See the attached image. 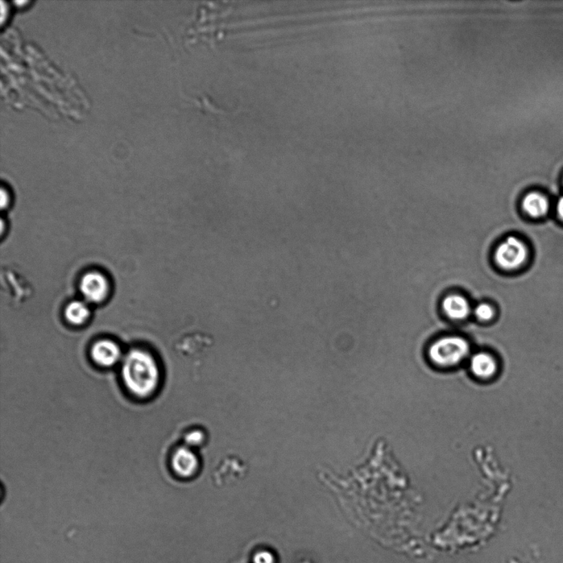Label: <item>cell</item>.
<instances>
[{
	"mask_svg": "<svg viewBox=\"0 0 563 563\" xmlns=\"http://www.w3.org/2000/svg\"><path fill=\"white\" fill-rule=\"evenodd\" d=\"M124 384L131 395L147 399L158 389L161 374L154 357L146 351L131 350L124 360L122 368Z\"/></svg>",
	"mask_w": 563,
	"mask_h": 563,
	"instance_id": "obj_1",
	"label": "cell"
},
{
	"mask_svg": "<svg viewBox=\"0 0 563 563\" xmlns=\"http://www.w3.org/2000/svg\"><path fill=\"white\" fill-rule=\"evenodd\" d=\"M470 353L466 339L448 336L438 339L429 347L428 357L432 365L440 369L449 370L465 361Z\"/></svg>",
	"mask_w": 563,
	"mask_h": 563,
	"instance_id": "obj_2",
	"label": "cell"
},
{
	"mask_svg": "<svg viewBox=\"0 0 563 563\" xmlns=\"http://www.w3.org/2000/svg\"><path fill=\"white\" fill-rule=\"evenodd\" d=\"M528 258V250L520 239L510 236L496 247L495 261L498 266L504 270L518 269Z\"/></svg>",
	"mask_w": 563,
	"mask_h": 563,
	"instance_id": "obj_3",
	"label": "cell"
},
{
	"mask_svg": "<svg viewBox=\"0 0 563 563\" xmlns=\"http://www.w3.org/2000/svg\"><path fill=\"white\" fill-rule=\"evenodd\" d=\"M80 291L91 303H101L109 293V283L106 276L98 272H89L82 276Z\"/></svg>",
	"mask_w": 563,
	"mask_h": 563,
	"instance_id": "obj_4",
	"label": "cell"
},
{
	"mask_svg": "<svg viewBox=\"0 0 563 563\" xmlns=\"http://www.w3.org/2000/svg\"><path fill=\"white\" fill-rule=\"evenodd\" d=\"M171 466L175 474L180 478L194 477L200 470V461L192 448L181 446L173 454Z\"/></svg>",
	"mask_w": 563,
	"mask_h": 563,
	"instance_id": "obj_5",
	"label": "cell"
},
{
	"mask_svg": "<svg viewBox=\"0 0 563 563\" xmlns=\"http://www.w3.org/2000/svg\"><path fill=\"white\" fill-rule=\"evenodd\" d=\"M470 369L476 379L488 381L494 379L499 372V363L494 355L482 351L470 359Z\"/></svg>",
	"mask_w": 563,
	"mask_h": 563,
	"instance_id": "obj_6",
	"label": "cell"
},
{
	"mask_svg": "<svg viewBox=\"0 0 563 563\" xmlns=\"http://www.w3.org/2000/svg\"><path fill=\"white\" fill-rule=\"evenodd\" d=\"M91 357L99 366L111 367L119 362L122 351L117 343L102 339L94 343L91 349Z\"/></svg>",
	"mask_w": 563,
	"mask_h": 563,
	"instance_id": "obj_7",
	"label": "cell"
},
{
	"mask_svg": "<svg viewBox=\"0 0 563 563\" xmlns=\"http://www.w3.org/2000/svg\"><path fill=\"white\" fill-rule=\"evenodd\" d=\"M442 308L451 320L459 321L465 320L471 311L469 301L461 295L446 296L442 302Z\"/></svg>",
	"mask_w": 563,
	"mask_h": 563,
	"instance_id": "obj_8",
	"label": "cell"
},
{
	"mask_svg": "<svg viewBox=\"0 0 563 563\" xmlns=\"http://www.w3.org/2000/svg\"><path fill=\"white\" fill-rule=\"evenodd\" d=\"M522 207L525 212L532 218H542L549 212V202L547 197L539 192H531L525 197Z\"/></svg>",
	"mask_w": 563,
	"mask_h": 563,
	"instance_id": "obj_9",
	"label": "cell"
},
{
	"mask_svg": "<svg viewBox=\"0 0 563 563\" xmlns=\"http://www.w3.org/2000/svg\"><path fill=\"white\" fill-rule=\"evenodd\" d=\"M66 320L73 325H82L88 321L90 310L84 302L76 300L70 302L65 310Z\"/></svg>",
	"mask_w": 563,
	"mask_h": 563,
	"instance_id": "obj_10",
	"label": "cell"
},
{
	"mask_svg": "<svg viewBox=\"0 0 563 563\" xmlns=\"http://www.w3.org/2000/svg\"><path fill=\"white\" fill-rule=\"evenodd\" d=\"M475 316L478 320L482 322L490 321L494 318L495 311L494 309L490 305L487 303H481L477 305L474 309Z\"/></svg>",
	"mask_w": 563,
	"mask_h": 563,
	"instance_id": "obj_11",
	"label": "cell"
},
{
	"mask_svg": "<svg viewBox=\"0 0 563 563\" xmlns=\"http://www.w3.org/2000/svg\"><path fill=\"white\" fill-rule=\"evenodd\" d=\"M205 440L204 433L200 430H194L188 432L185 437L186 446L192 448L203 444Z\"/></svg>",
	"mask_w": 563,
	"mask_h": 563,
	"instance_id": "obj_12",
	"label": "cell"
},
{
	"mask_svg": "<svg viewBox=\"0 0 563 563\" xmlns=\"http://www.w3.org/2000/svg\"><path fill=\"white\" fill-rule=\"evenodd\" d=\"M254 563H274V558L267 551H261L256 554L254 558Z\"/></svg>",
	"mask_w": 563,
	"mask_h": 563,
	"instance_id": "obj_13",
	"label": "cell"
},
{
	"mask_svg": "<svg viewBox=\"0 0 563 563\" xmlns=\"http://www.w3.org/2000/svg\"><path fill=\"white\" fill-rule=\"evenodd\" d=\"M557 211L558 217H560L563 221V196L561 197L560 200L558 201Z\"/></svg>",
	"mask_w": 563,
	"mask_h": 563,
	"instance_id": "obj_14",
	"label": "cell"
},
{
	"mask_svg": "<svg viewBox=\"0 0 563 563\" xmlns=\"http://www.w3.org/2000/svg\"><path fill=\"white\" fill-rule=\"evenodd\" d=\"M1 197H2L1 207H2V209H4V208H6V207L8 206V201H10V199H8V194L5 192V190H4L3 189H2V192H1Z\"/></svg>",
	"mask_w": 563,
	"mask_h": 563,
	"instance_id": "obj_15",
	"label": "cell"
}]
</instances>
